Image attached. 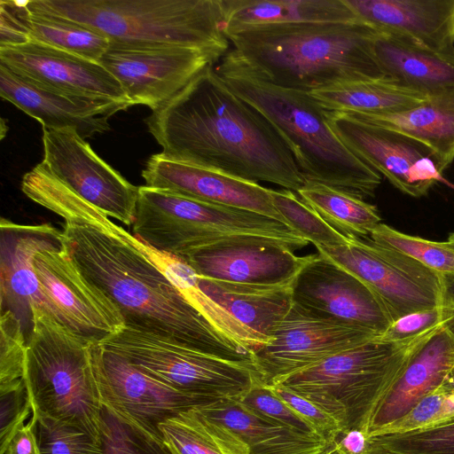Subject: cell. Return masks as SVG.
I'll return each mask as SVG.
<instances>
[{"instance_id":"4316f807","label":"cell","mask_w":454,"mask_h":454,"mask_svg":"<svg viewBox=\"0 0 454 454\" xmlns=\"http://www.w3.org/2000/svg\"><path fill=\"white\" fill-rule=\"evenodd\" d=\"M200 288L252 333L261 346L270 336L293 304L292 285L254 286L200 277Z\"/></svg>"},{"instance_id":"e0dca14e","label":"cell","mask_w":454,"mask_h":454,"mask_svg":"<svg viewBox=\"0 0 454 454\" xmlns=\"http://www.w3.org/2000/svg\"><path fill=\"white\" fill-rule=\"evenodd\" d=\"M293 301L325 318L384 333L392 321L374 293L325 255L310 254L292 285Z\"/></svg>"},{"instance_id":"db71d44e","label":"cell","mask_w":454,"mask_h":454,"mask_svg":"<svg viewBox=\"0 0 454 454\" xmlns=\"http://www.w3.org/2000/svg\"><path fill=\"white\" fill-rule=\"evenodd\" d=\"M325 454H330V450H328Z\"/></svg>"},{"instance_id":"816d5d0a","label":"cell","mask_w":454,"mask_h":454,"mask_svg":"<svg viewBox=\"0 0 454 454\" xmlns=\"http://www.w3.org/2000/svg\"><path fill=\"white\" fill-rule=\"evenodd\" d=\"M439 389L446 392H454V372L445 380Z\"/></svg>"},{"instance_id":"ffe728a7","label":"cell","mask_w":454,"mask_h":454,"mask_svg":"<svg viewBox=\"0 0 454 454\" xmlns=\"http://www.w3.org/2000/svg\"><path fill=\"white\" fill-rule=\"evenodd\" d=\"M145 185L195 200L263 215L285 223L276 209L271 189L225 173L152 155L142 172ZM287 225V224H286Z\"/></svg>"},{"instance_id":"f546056e","label":"cell","mask_w":454,"mask_h":454,"mask_svg":"<svg viewBox=\"0 0 454 454\" xmlns=\"http://www.w3.org/2000/svg\"><path fill=\"white\" fill-rule=\"evenodd\" d=\"M309 93L329 111L372 114L405 112L427 98L389 77L341 83Z\"/></svg>"},{"instance_id":"bcb514c9","label":"cell","mask_w":454,"mask_h":454,"mask_svg":"<svg viewBox=\"0 0 454 454\" xmlns=\"http://www.w3.org/2000/svg\"><path fill=\"white\" fill-rule=\"evenodd\" d=\"M29 43L23 27L6 1H0V47L17 46Z\"/></svg>"},{"instance_id":"3957f363","label":"cell","mask_w":454,"mask_h":454,"mask_svg":"<svg viewBox=\"0 0 454 454\" xmlns=\"http://www.w3.org/2000/svg\"><path fill=\"white\" fill-rule=\"evenodd\" d=\"M380 32L360 20L245 27L225 31L221 59L274 85L311 92L387 77L375 54Z\"/></svg>"},{"instance_id":"ee69618b","label":"cell","mask_w":454,"mask_h":454,"mask_svg":"<svg viewBox=\"0 0 454 454\" xmlns=\"http://www.w3.org/2000/svg\"><path fill=\"white\" fill-rule=\"evenodd\" d=\"M0 452L28 417L32 413V406L26 384L0 393Z\"/></svg>"},{"instance_id":"83f0119b","label":"cell","mask_w":454,"mask_h":454,"mask_svg":"<svg viewBox=\"0 0 454 454\" xmlns=\"http://www.w3.org/2000/svg\"><path fill=\"white\" fill-rule=\"evenodd\" d=\"M224 31L245 27L359 19L344 0H222Z\"/></svg>"},{"instance_id":"c3c4849f","label":"cell","mask_w":454,"mask_h":454,"mask_svg":"<svg viewBox=\"0 0 454 454\" xmlns=\"http://www.w3.org/2000/svg\"><path fill=\"white\" fill-rule=\"evenodd\" d=\"M441 275V325L454 335V273Z\"/></svg>"},{"instance_id":"d6986e66","label":"cell","mask_w":454,"mask_h":454,"mask_svg":"<svg viewBox=\"0 0 454 454\" xmlns=\"http://www.w3.org/2000/svg\"><path fill=\"white\" fill-rule=\"evenodd\" d=\"M0 64L51 90L132 105L120 82L99 62L62 50L35 42L0 47Z\"/></svg>"},{"instance_id":"e575fe53","label":"cell","mask_w":454,"mask_h":454,"mask_svg":"<svg viewBox=\"0 0 454 454\" xmlns=\"http://www.w3.org/2000/svg\"><path fill=\"white\" fill-rule=\"evenodd\" d=\"M271 196L285 223L317 249L334 248L348 241V237L330 226L293 191L271 189Z\"/></svg>"},{"instance_id":"8fae6325","label":"cell","mask_w":454,"mask_h":454,"mask_svg":"<svg viewBox=\"0 0 454 454\" xmlns=\"http://www.w3.org/2000/svg\"><path fill=\"white\" fill-rule=\"evenodd\" d=\"M328 121L356 157L402 192L419 198L436 183L445 182L442 160L419 140L344 112L329 111Z\"/></svg>"},{"instance_id":"cb8c5ba5","label":"cell","mask_w":454,"mask_h":454,"mask_svg":"<svg viewBox=\"0 0 454 454\" xmlns=\"http://www.w3.org/2000/svg\"><path fill=\"white\" fill-rule=\"evenodd\" d=\"M454 372V335L441 326L413 352L402 374L372 413L366 437L408 413Z\"/></svg>"},{"instance_id":"f907efd6","label":"cell","mask_w":454,"mask_h":454,"mask_svg":"<svg viewBox=\"0 0 454 454\" xmlns=\"http://www.w3.org/2000/svg\"><path fill=\"white\" fill-rule=\"evenodd\" d=\"M330 454H340L329 448ZM361 454H399L389 450H387L367 439L365 449Z\"/></svg>"},{"instance_id":"30bf717a","label":"cell","mask_w":454,"mask_h":454,"mask_svg":"<svg viewBox=\"0 0 454 454\" xmlns=\"http://www.w3.org/2000/svg\"><path fill=\"white\" fill-rule=\"evenodd\" d=\"M317 252L362 280L379 298L392 323L440 307V273L369 237H348L345 245Z\"/></svg>"},{"instance_id":"484cf974","label":"cell","mask_w":454,"mask_h":454,"mask_svg":"<svg viewBox=\"0 0 454 454\" xmlns=\"http://www.w3.org/2000/svg\"><path fill=\"white\" fill-rule=\"evenodd\" d=\"M375 54L386 76L405 88L427 97L454 89V49L434 50L380 33Z\"/></svg>"},{"instance_id":"f1b7e54d","label":"cell","mask_w":454,"mask_h":454,"mask_svg":"<svg viewBox=\"0 0 454 454\" xmlns=\"http://www.w3.org/2000/svg\"><path fill=\"white\" fill-rule=\"evenodd\" d=\"M347 114L419 140L440 157L446 168L454 160V89L427 97L423 103L405 112Z\"/></svg>"},{"instance_id":"7402d4cb","label":"cell","mask_w":454,"mask_h":454,"mask_svg":"<svg viewBox=\"0 0 454 454\" xmlns=\"http://www.w3.org/2000/svg\"><path fill=\"white\" fill-rule=\"evenodd\" d=\"M0 96L37 120L43 129H72L84 139L107 130L110 117L132 106L125 102L51 90L26 80L1 64Z\"/></svg>"},{"instance_id":"836d02e7","label":"cell","mask_w":454,"mask_h":454,"mask_svg":"<svg viewBox=\"0 0 454 454\" xmlns=\"http://www.w3.org/2000/svg\"><path fill=\"white\" fill-rule=\"evenodd\" d=\"M145 247L157 267L219 331L252 353L261 346L252 333L202 292L198 284V274L183 258L160 252L146 244Z\"/></svg>"},{"instance_id":"7c38bea8","label":"cell","mask_w":454,"mask_h":454,"mask_svg":"<svg viewBox=\"0 0 454 454\" xmlns=\"http://www.w3.org/2000/svg\"><path fill=\"white\" fill-rule=\"evenodd\" d=\"M375 337L371 332L320 317L293 301L270 340L253 351L252 364L262 383L270 387Z\"/></svg>"},{"instance_id":"5b68a950","label":"cell","mask_w":454,"mask_h":454,"mask_svg":"<svg viewBox=\"0 0 454 454\" xmlns=\"http://www.w3.org/2000/svg\"><path fill=\"white\" fill-rule=\"evenodd\" d=\"M31 12L102 34L110 42L179 45L220 60L230 50L222 0H28Z\"/></svg>"},{"instance_id":"9c48e42d","label":"cell","mask_w":454,"mask_h":454,"mask_svg":"<svg viewBox=\"0 0 454 454\" xmlns=\"http://www.w3.org/2000/svg\"><path fill=\"white\" fill-rule=\"evenodd\" d=\"M101 346L177 391L212 401L239 399L262 383L250 364L225 360L128 326Z\"/></svg>"},{"instance_id":"6da1fadb","label":"cell","mask_w":454,"mask_h":454,"mask_svg":"<svg viewBox=\"0 0 454 454\" xmlns=\"http://www.w3.org/2000/svg\"><path fill=\"white\" fill-rule=\"evenodd\" d=\"M22 192L64 219L62 239L82 275L118 307L125 326L196 350L252 364V352L219 331L157 267L145 244L51 176L42 164Z\"/></svg>"},{"instance_id":"ac0fdd59","label":"cell","mask_w":454,"mask_h":454,"mask_svg":"<svg viewBox=\"0 0 454 454\" xmlns=\"http://www.w3.org/2000/svg\"><path fill=\"white\" fill-rule=\"evenodd\" d=\"M310 257L278 241L242 237L203 247L183 259L202 278L234 284L283 286L294 282Z\"/></svg>"},{"instance_id":"52a82bcc","label":"cell","mask_w":454,"mask_h":454,"mask_svg":"<svg viewBox=\"0 0 454 454\" xmlns=\"http://www.w3.org/2000/svg\"><path fill=\"white\" fill-rule=\"evenodd\" d=\"M440 327L397 342L375 337L279 383L334 418L341 434L356 429L366 436L372 413L402 374L413 352Z\"/></svg>"},{"instance_id":"7dc6e473","label":"cell","mask_w":454,"mask_h":454,"mask_svg":"<svg viewBox=\"0 0 454 454\" xmlns=\"http://www.w3.org/2000/svg\"><path fill=\"white\" fill-rule=\"evenodd\" d=\"M35 426V419L32 416L27 424L17 429L0 454H41Z\"/></svg>"},{"instance_id":"9a60e30c","label":"cell","mask_w":454,"mask_h":454,"mask_svg":"<svg viewBox=\"0 0 454 454\" xmlns=\"http://www.w3.org/2000/svg\"><path fill=\"white\" fill-rule=\"evenodd\" d=\"M97 378L102 406L121 422L160 443H164L161 423L182 411L213 402L177 391L104 348Z\"/></svg>"},{"instance_id":"d590c367","label":"cell","mask_w":454,"mask_h":454,"mask_svg":"<svg viewBox=\"0 0 454 454\" xmlns=\"http://www.w3.org/2000/svg\"><path fill=\"white\" fill-rule=\"evenodd\" d=\"M370 238L412 257L440 274L454 273V247L448 242L407 235L384 223L379 224Z\"/></svg>"},{"instance_id":"f5cc1de1","label":"cell","mask_w":454,"mask_h":454,"mask_svg":"<svg viewBox=\"0 0 454 454\" xmlns=\"http://www.w3.org/2000/svg\"><path fill=\"white\" fill-rule=\"evenodd\" d=\"M447 242L454 247V232L450 234L449 239Z\"/></svg>"},{"instance_id":"60d3db41","label":"cell","mask_w":454,"mask_h":454,"mask_svg":"<svg viewBox=\"0 0 454 454\" xmlns=\"http://www.w3.org/2000/svg\"><path fill=\"white\" fill-rule=\"evenodd\" d=\"M101 442L104 454H172L165 443L152 440L103 408Z\"/></svg>"},{"instance_id":"2e32d148","label":"cell","mask_w":454,"mask_h":454,"mask_svg":"<svg viewBox=\"0 0 454 454\" xmlns=\"http://www.w3.org/2000/svg\"><path fill=\"white\" fill-rule=\"evenodd\" d=\"M34 267L59 323L74 333L101 344L125 327L118 307L82 275L63 239L60 247L37 253Z\"/></svg>"},{"instance_id":"f6af8a7d","label":"cell","mask_w":454,"mask_h":454,"mask_svg":"<svg viewBox=\"0 0 454 454\" xmlns=\"http://www.w3.org/2000/svg\"><path fill=\"white\" fill-rule=\"evenodd\" d=\"M440 325V307L424 309L396 319L384 333L376 338L387 342L403 341L430 332Z\"/></svg>"},{"instance_id":"681fc988","label":"cell","mask_w":454,"mask_h":454,"mask_svg":"<svg viewBox=\"0 0 454 454\" xmlns=\"http://www.w3.org/2000/svg\"><path fill=\"white\" fill-rule=\"evenodd\" d=\"M367 437L360 430H350L340 434L330 447L340 454H361L365 449Z\"/></svg>"},{"instance_id":"7bdbcfd3","label":"cell","mask_w":454,"mask_h":454,"mask_svg":"<svg viewBox=\"0 0 454 454\" xmlns=\"http://www.w3.org/2000/svg\"><path fill=\"white\" fill-rule=\"evenodd\" d=\"M300 417L310 424L330 447L342 433L338 421L308 399L278 383L269 387Z\"/></svg>"},{"instance_id":"8992f818","label":"cell","mask_w":454,"mask_h":454,"mask_svg":"<svg viewBox=\"0 0 454 454\" xmlns=\"http://www.w3.org/2000/svg\"><path fill=\"white\" fill-rule=\"evenodd\" d=\"M24 381L32 415L75 427L101 440L103 406L97 371L101 344L32 309Z\"/></svg>"},{"instance_id":"ba28073f","label":"cell","mask_w":454,"mask_h":454,"mask_svg":"<svg viewBox=\"0 0 454 454\" xmlns=\"http://www.w3.org/2000/svg\"><path fill=\"white\" fill-rule=\"evenodd\" d=\"M135 235L146 245L181 258L210 244L259 237L291 249L309 242L290 226L263 215L145 187L139 195Z\"/></svg>"},{"instance_id":"7a4b0ae2","label":"cell","mask_w":454,"mask_h":454,"mask_svg":"<svg viewBox=\"0 0 454 454\" xmlns=\"http://www.w3.org/2000/svg\"><path fill=\"white\" fill-rule=\"evenodd\" d=\"M173 160L297 192L305 178L274 126L208 66L145 119Z\"/></svg>"},{"instance_id":"d6a6232c","label":"cell","mask_w":454,"mask_h":454,"mask_svg":"<svg viewBox=\"0 0 454 454\" xmlns=\"http://www.w3.org/2000/svg\"><path fill=\"white\" fill-rule=\"evenodd\" d=\"M297 194L325 222L346 237H368L381 223L374 205L333 187L306 181Z\"/></svg>"},{"instance_id":"44dd1931","label":"cell","mask_w":454,"mask_h":454,"mask_svg":"<svg viewBox=\"0 0 454 454\" xmlns=\"http://www.w3.org/2000/svg\"><path fill=\"white\" fill-rule=\"evenodd\" d=\"M62 245L61 231L48 223L23 225L1 220V306L20 319L38 309L59 323V314L35 274L37 253Z\"/></svg>"},{"instance_id":"277c9868","label":"cell","mask_w":454,"mask_h":454,"mask_svg":"<svg viewBox=\"0 0 454 454\" xmlns=\"http://www.w3.org/2000/svg\"><path fill=\"white\" fill-rule=\"evenodd\" d=\"M228 87L257 109L290 148L305 181L360 199L373 197L381 176L337 137L328 112L309 92L283 88L220 59L215 67Z\"/></svg>"},{"instance_id":"74e56055","label":"cell","mask_w":454,"mask_h":454,"mask_svg":"<svg viewBox=\"0 0 454 454\" xmlns=\"http://www.w3.org/2000/svg\"><path fill=\"white\" fill-rule=\"evenodd\" d=\"M32 416L41 454H104L101 440L71 425Z\"/></svg>"},{"instance_id":"1f68e13d","label":"cell","mask_w":454,"mask_h":454,"mask_svg":"<svg viewBox=\"0 0 454 454\" xmlns=\"http://www.w3.org/2000/svg\"><path fill=\"white\" fill-rule=\"evenodd\" d=\"M23 27L29 42L42 43L99 61L110 41L89 27L59 17L27 10L23 1H6Z\"/></svg>"},{"instance_id":"f35d334b","label":"cell","mask_w":454,"mask_h":454,"mask_svg":"<svg viewBox=\"0 0 454 454\" xmlns=\"http://www.w3.org/2000/svg\"><path fill=\"white\" fill-rule=\"evenodd\" d=\"M367 439L399 454H454V421L406 433L373 435Z\"/></svg>"},{"instance_id":"ab89813d","label":"cell","mask_w":454,"mask_h":454,"mask_svg":"<svg viewBox=\"0 0 454 454\" xmlns=\"http://www.w3.org/2000/svg\"><path fill=\"white\" fill-rule=\"evenodd\" d=\"M454 421V392L436 389L420 400L408 413L375 435L400 434L434 427Z\"/></svg>"},{"instance_id":"8d00e7d4","label":"cell","mask_w":454,"mask_h":454,"mask_svg":"<svg viewBox=\"0 0 454 454\" xmlns=\"http://www.w3.org/2000/svg\"><path fill=\"white\" fill-rule=\"evenodd\" d=\"M0 393L14 389L24 381L27 341L21 320L11 310L1 312Z\"/></svg>"},{"instance_id":"d4e9b609","label":"cell","mask_w":454,"mask_h":454,"mask_svg":"<svg viewBox=\"0 0 454 454\" xmlns=\"http://www.w3.org/2000/svg\"><path fill=\"white\" fill-rule=\"evenodd\" d=\"M195 409L235 433L250 454H325L330 448L321 436L291 430L237 399H218Z\"/></svg>"},{"instance_id":"5bb4252c","label":"cell","mask_w":454,"mask_h":454,"mask_svg":"<svg viewBox=\"0 0 454 454\" xmlns=\"http://www.w3.org/2000/svg\"><path fill=\"white\" fill-rule=\"evenodd\" d=\"M41 164L59 182L110 218L131 225L138 187L104 161L72 129L43 128Z\"/></svg>"},{"instance_id":"4dcf8cb0","label":"cell","mask_w":454,"mask_h":454,"mask_svg":"<svg viewBox=\"0 0 454 454\" xmlns=\"http://www.w3.org/2000/svg\"><path fill=\"white\" fill-rule=\"evenodd\" d=\"M160 429L172 454H250L240 437L195 408L164 421Z\"/></svg>"},{"instance_id":"4fadbf2b","label":"cell","mask_w":454,"mask_h":454,"mask_svg":"<svg viewBox=\"0 0 454 454\" xmlns=\"http://www.w3.org/2000/svg\"><path fill=\"white\" fill-rule=\"evenodd\" d=\"M218 61L195 48L110 42L98 62L120 82L133 106L153 110Z\"/></svg>"},{"instance_id":"603a6c76","label":"cell","mask_w":454,"mask_h":454,"mask_svg":"<svg viewBox=\"0 0 454 454\" xmlns=\"http://www.w3.org/2000/svg\"><path fill=\"white\" fill-rule=\"evenodd\" d=\"M380 33L434 50L454 49V0H344Z\"/></svg>"},{"instance_id":"b9f144b4","label":"cell","mask_w":454,"mask_h":454,"mask_svg":"<svg viewBox=\"0 0 454 454\" xmlns=\"http://www.w3.org/2000/svg\"><path fill=\"white\" fill-rule=\"evenodd\" d=\"M237 400L261 416L279 423L291 430L320 436L310 424L300 417L269 387L262 383L255 384Z\"/></svg>"}]
</instances>
